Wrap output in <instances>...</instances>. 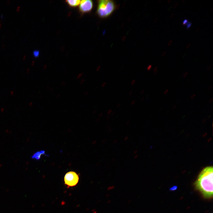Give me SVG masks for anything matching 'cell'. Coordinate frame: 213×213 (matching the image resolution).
Listing matches in <instances>:
<instances>
[{
	"label": "cell",
	"instance_id": "1",
	"mask_svg": "<svg viewBox=\"0 0 213 213\" xmlns=\"http://www.w3.org/2000/svg\"><path fill=\"white\" fill-rule=\"evenodd\" d=\"M213 167L208 166L203 169L194 183L196 190L206 199L213 196Z\"/></svg>",
	"mask_w": 213,
	"mask_h": 213
},
{
	"label": "cell",
	"instance_id": "2",
	"mask_svg": "<svg viewBox=\"0 0 213 213\" xmlns=\"http://www.w3.org/2000/svg\"><path fill=\"white\" fill-rule=\"evenodd\" d=\"M115 9V4L113 1L102 0L99 1L97 14L100 17L105 18L110 16Z\"/></svg>",
	"mask_w": 213,
	"mask_h": 213
},
{
	"label": "cell",
	"instance_id": "3",
	"mask_svg": "<svg viewBox=\"0 0 213 213\" xmlns=\"http://www.w3.org/2000/svg\"><path fill=\"white\" fill-rule=\"evenodd\" d=\"M79 179V176L76 173L70 171L65 174L64 178V182L67 187H74L78 184Z\"/></svg>",
	"mask_w": 213,
	"mask_h": 213
},
{
	"label": "cell",
	"instance_id": "4",
	"mask_svg": "<svg viewBox=\"0 0 213 213\" xmlns=\"http://www.w3.org/2000/svg\"><path fill=\"white\" fill-rule=\"evenodd\" d=\"M93 1L91 0H83L81 1L79 9L81 12L86 13L90 12L93 8Z\"/></svg>",
	"mask_w": 213,
	"mask_h": 213
},
{
	"label": "cell",
	"instance_id": "5",
	"mask_svg": "<svg viewBox=\"0 0 213 213\" xmlns=\"http://www.w3.org/2000/svg\"><path fill=\"white\" fill-rule=\"evenodd\" d=\"M43 155H46L47 156H48L46 154L45 151H41L37 152L34 154L31 157V158L33 159L39 160L40 159L41 156Z\"/></svg>",
	"mask_w": 213,
	"mask_h": 213
},
{
	"label": "cell",
	"instance_id": "6",
	"mask_svg": "<svg viewBox=\"0 0 213 213\" xmlns=\"http://www.w3.org/2000/svg\"><path fill=\"white\" fill-rule=\"evenodd\" d=\"M69 5L71 7H76L78 6L80 3L81 1L79 0H74V1H66Z\"/></svg>",
	"mask_w": 213,
	"mask_h": 213
},
{
	"label": "cell",
	"instance_id": "7",
	"mask_svg": "<svg viewBox=\"0 0 213 213\" xmlns=\"http://www.w3.org/2000/svg\"><path fill=\"white\" fill-rule=\"evenodd\" d=\"M39 51L35 50L34 51L33 54L34 56L37 57L39 55Z\"/></svg>",
	"mask_w": 213,
	"mask_h": 213
},
{
	"label": "cell",
	"instance_id": "8",
	"mask_svg": "<svg viewBox=\"0 0 213 213\" xmlns=\"http://www.w3.org/2000/svg\"><path fill=\"white\" fill-rule=\"evenodd\" d=\"M115 188V186H108V187L107 188V190L108 191H110L114 189Z\"/></svg>",
	"mask_w": 213,
	"mask_h": 213
},
{
	"label": "cell",
	"instance_id": "9",
	"mask_svg": "<svg viewBox=\"0 0 213 213\" xmlns=\"http://www.w3.org/2000/svg\"><path fill=\"white\" fill-rule=\"evenodd\" d=\"M177 189V187L176 186H173V187H171L170 189V190L171 191H174L175 190Z\"/></svg>",
	"mask_w": 213,
	"mask_h": 213
},
{
	"label": "cell",
	"instance_id": "10",
	"mask_svg": "<svg viewBox=\"0 0 213 213\" xmlns=\"http://www.w3.org/2000/svg\"><path fill=\"white\" fill-rule=\"evenodd\" d=\"M191 24H192V23L190 22L188 23V24L187 25V28H189L190 27V26H191Z\"/></svg>",
	"mask_w": 213,
	"mask_h": 213
},
{
	"label": "cell",
	"instance_id": "11",
	"mask_svg": "<svg viewBox=\"0 0 213 213\" xmlns=\"http://www.w3.org/2000/svg\"><path fill=\"white\" fill-rule=\"evenodd\" d=\"M188 21V20L187 19H185L184 20V21H183V24H186V23H187Z\"/></svg>",
	"mask_w": 213,
	"mask_h": 213
},
{
	"label": "cell",
	"instance_id": "12",
	"mask_svg": "<svg viewBox=\"0 0 213 213\" xmlns=\"http://www.w3.org/2000/svg\"><path fill=\"white\" fill-rule=\"evenodd\" d=\"M187 74H188V73L187 72L185 73H184V74H183V77H186V76H187Z\"/></svg>",
	"mask_w": 213,
	"mask_h": 213
},
{
	"label": "cell",
	"instance_id": "13",
	"mask_svg": "<svg viewBox=\"0 0 213 213\" xmlns=\"http://www.w3.org/2000/svg\"><path fill=\"white\" fill-rule=\"evenodd\" d=\"M157 67H156V68H155V69H154V70L155 71V73H154L155 74H156V73H157Z\"/></svg>",
	"mask_w": 213,
	"mask_h": 213
},
{
	"label": "cell",
	"instance_id": "14",
	"mask_svg": "<svg viewBox=\"0 0 213 213\" xmlns=\"http://www.w3.org/2000/svg\"><path fill=\"white\" fill-rule=\"evenodd\" d=\"M172 42V41L171 40V41H169V42L168 43V45H170L171 44Z\"/></svg>",
	"mask_w": 213,
	"mask_h": 213
},
{
	"label": "cell",
	"instance_id": "15",
	"mask_svg": "<svg viewBox=\"0 0 213 213\" xmlns=\"http://www.w3.org/2000/svg\"><path fill=\"white\" fill-rule=\"evenodd\" d=\"M195 95H191V98L192 99L193 98H194V97H195Z\"/></svg>",
	"mask_w": 213,
	"mask_h": 213
},
{
	"label": "cell",
	"instance_id": "16",
	"mask_svg": "<svg viewBox=\"0 0 213 213\" xmlns=\"http://www.w3.org/2000/svg\"><path fill=\"white\" fill-rule=\"evenodd\" d=\"M168 92V90H165V91L164 92V94H166Z\"/></svg>",
	"mask_w": 213,
	"mask_h": 213
},
{
	"label": "cell",
	"instance_id": "17",
	"mask_svg": "<svg viewBox=\"0 0 213 213\" xmlns=\"http://www.w3.org/2000/svg\"><path fill=\"white\" fill-rule=\"evenodd\" d=\"M128 136L125 137L124 138L125 141H126V140L128 139Z\"/></svg>",
	"mask_w": 213,
	"mask_h": 213
},
{
	"label": "cell",
	"instance_id": "18",
	"mask_svg": "<svg viewBox=\"0 0 213 213\" xmlns=\"http://www.w3.org/2000/svg\"><path fill=\"white\" fill-rule=\"evenodd\" d=\"M190 45H191V44H188L187 46H186V47H187V48H189L190 47Z\"/></svg>",
	"mask_w": 213,
	"mask_h": 213
},
{
	"label": "cell",
	"instance_id": "19",
	"mask_svg": "<svg viewBox=\"0 0 213 213\" xmlns=\"http://www.w3.org/2000/svg\"><path fill=\"white\" fill-rule=\"evenodd\" d=\"M151 65H150V66H149V67H148V70H150V69H151Z\"/></svg>",
	"mask_w": 213,
	"mask_h": 213
},
{
	"label": "cell",
	"instance_id": "20",
	"mask_svg": "<svg viewBox=\"0 0 213 213\" xmlns=\"http://www.w3.org/2000/svg\"><path fill=\"white\" fill-rule=\"evenodd\" d=\"M106 141V139H104L103 140H102V143H105V142Z\"/></svg>",
	"mask_w": 213,
	"mask_h": 213
},
{
	"label": "cell",
	"instance_id": "21",
	"mask_svg": "<svg viewBox=\"0 0 213 213\" xmlns=\"http://www.w3.org/2000/svg\"><path fill=\"white\" fill-rule=\"evenodd\" d=\"M137 151H138L137 150H136V151H135L134 152V154H136L137 153Z\"/></svg>",
	"mask_w": 213,
	"mask_h": 213
},
{
	"label": "cell",
	"instance_id": "22",
	"mask_svg": "<svg viewBox=\"0 0 213 213\" xmlns=\"http://www.w3.org/2000/svg\"><path fill=\"white\" fill-rule=\"evenodd\" d=\"M211 67V65H210L208 67H207V70H209V69Z\"/></svg>",
	"mask_w": 213,
	"mask_h": 213
},
{
	"label": "cell",
	"instance_id": "23",
	"mask_svg": "<svg viewBox=\"0 0 213 213\" xmlns=\"http://www.w3.org/2000/svg\"><path fill=\"white\" fill-rule=\"evenodd\" d=\"M138 155H136L134 157V158H135V159H136V158H138Z\"/></svg>",
	"mask_w": 213,
	"mask_h": 213
},
{
	"label": "cell",
	"instance_id": "24",
	"mask_svg": "<svg viewBox=\"0 0 213 213\" xmlns=\"http://www.w3.org/2000/svg\"><path fill=\"white\" fill-rule=\"evenodd\" d=\"M117 141H118V140H115L114 141V144L116 143L117 142Z\"/></svg>",
	"mask_w": 213,
	"mask_h": 213
},
{
	"label": "cell",
	"instance_id": "25",
	"mask_svg": "<svg viewBox=\"0 0 213 213\" xmlns=\"http://www.w3.org/2000/svg\"><path fill=\"white\" fill-rule=\"evenodd\" d=\"M111 202V201L110 200H108V202H107V203L108 204H110V202Z\"/></svg>",
	"mask_w": 213,
	"mask_h": 213
},
{
	"label": "cell",
	"instance_id": "26",
	"mask_svg": "<svg viewBox=\"0 0 213 213\" xmlns=\"http://www.w3.org/2000/svg\"><path fill=\"white\" fill-rule=\"evenodd\" d=\"M212 100H213V99L212 98L211 99H210L209 100V102H212Z\"/></svg>",
	"mask_w": 213,
	"mask_h": 213
},
{
	"label": "cell",
	"instance_id": "27",
	"mask_svg": "<svg viewBox=\"0 0 213 213\" xmlns=\"http://www.w3.org/2000/svg\"><path fill=\"white\" fill-rule=\"evenodd\" d=\"M178 3H177V4H176L175 5V8H176V7H177V6H178Z\"/></svg>",
	"mask_w": 213,
	"mask_h": 213
},
{
	"label": "cell",
	"instance_id": "28",
	"mask_svg": "<svg viewBox=\"0 0 213 213\" xmlns=\"http://www.w3.org/2000/svg\"><path fill=\"white\" fill-rule=\"evenodd\" d=\"M166 52H163V53L162 54V55L164 56V55H165V54H166Z\"/></svg>",
	"mask_w": 213,
	"mask_h": 213
},
{
	"label": "cell",
	"instance_id": "29",
	"mask_svg": "<svg viewBox=\"0 0 213 213\" xmlns=\"http://www.w3.org/2000/svg\"><path fill=\"white\" fill-rule=\"evenodd\" d=\"M109 196H110V194H107V195L106 196V197H109Z\"/></svg>",
	"mask_w": 213,
	"mask_h": 213
},
{
	"label": "cell",
	"instance_id": "30",
	"mask_svg": "<svg viewBox=\"0 0 213 213\" xmlns=\"http://www.w3.org/2000/svg\"><path fill=\"white\" fill-rule=\"evenodd\" d=\"M176 105H174V106L173 107V109H175V108H176Z\"/></svg>",
	"mask_w": 213,
	"mask_h": 213
},
{
	"label": "cell",
	"instance_id": "31",
	"mask_svg": "<svg viewBox=\"0 0 213 213\" xmlns=\"http://www.w3.org/2000/svg\"><path fill=\"white\" fill-rule=\"evenodd\" d=\"M111 128H109L108 131L109 132H110V131H111Z\"/></svg>",
	"mask_w": 213,
	"mask_h": 213
},
{
	"label": "cell",
	"instance_id": "32",
	"mask_svg": "<svg viewBox=\"0 0 213 213\" xmlns=\"http://www.w3.org/2000/svg\"><path fill=\"white\" fill-rule=\"evenodd\" d=\"M212 86H210V87H209V88H208V89H209V90H210V89L211 88H212Z\"/></svg>",
	"mask_w": 213,
	"mask_h": 213
},
{
	"label": "cell",
	"instance_id": "33",
	"mask_svg": "<svg viewBox=\"0 0 213 213\" xmlns=\"http://www.w3.org/2000/svg\"><path fill=\"white\" fill-rule=\"evenodd\" d=\"M199 28H198L196 29V31H198V30H199Z\"/></svg>",
	"mask_w": 213,
	"mask_h": 213
},
{
	"label": "cell",
	"instance_id": "34",
	"mask_svg": "<svg viewBox=\"0 0 213 213\" xmlns=\"http://www.w3.org/2000/svg\"><path fill=\"white\" fill-rule=\"evenodd\" d=\"M131 202V201L130 200H129L128 201V203H130Z\"/></svg>",
	"mask_w": 213,
	"mask_h": 213
},
{
	"label": "cell",
	"instance_id": "35",
	"mask_svg": "<svg viewBox=\"0 0 213 213\" xmlns=\"http://www.w3.org/2000/svg\"><path fill=\"white\" fill-rule=\"evenodd\" d=\"M174 14H172L171 15V17H173V15H174Z\"/></svg>",
	"mask_w": 213,
	"mask_h": 213
},
{
	"label": "cell",
	"instance_id": "36",
	"mask_svg": "<svg viewBox=\"0 0 213 213\" xmlns=\"http://www.w3.org/2000/svg\"><path fill=\"white\" fill-rule=\"evenodd\" d=\"M114 160H115V159H112V161H114Z\"/></svg>",
	"mask_w": 213,
	"mask_h": 213
}]
</instances>
